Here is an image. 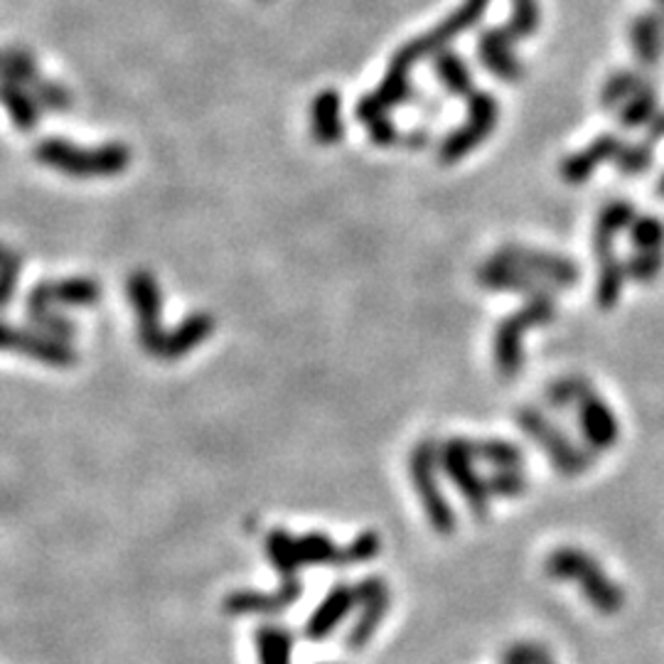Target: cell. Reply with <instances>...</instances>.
I'll return each mask as SVG.
<instances>
[{"label": "cell", "mask_w": 664, "mask_h": 664, "mask_svg": "<svg viewBox=\"0 0 664 664\" xmlns=\"http://www.w3.org/2000/svg\"><path fill=\"white\" fill-rule=\"evenodd\" d=\"M554 299L551 293L532 295L522 311L512 313L508 321L500 323L498 333H494V364L502 376L512 380L524 366V354H522V342L524 335L539 325H547L554 321Z\"/></svg>", "instance_id": "6"}, {"label": "cell", "mask_w": 664, "mask_h": 664, "mask_svg": "<svg viewBox=\"0 0 664 664\" xmlns=\"http://www.w3.org/2000/svg\"><path fill=\"white\" fill-rule=\"evenodd\" d=\"M662 15H664V5H662Z\"/></svg>", "instance_id": "42"}, {"label": "cell", "mask_w": 664, "mask_h": 664, "mask_svg": "<svg viewBox=\"0 0 664 664\" xmlns=\"http://www.w3.org/2000/svg\"><path fill=\"white\" fill-rule=\"evenodd\" d=\"M382 549V541L374 532H364L350 547H335L325 534H305L291 537L289 532L273 529L266 539V557L273 563L283 579H295L301 567H350V563L372 561Z\"/></svg>", "instance_id": "3"}, {"label": "cell", "mask_w": 664, "mask_h": 664, "mask_svg": "<svg viewBox=\"0 0 664 664\" xmlns=\"http://www.w3.org/2000/svg\"><path fill=\"white\" fill-rule=\"evenodd\" d=\"M0 350L20 352L23 357H30V360L53 366H69L77 362L72 345L59 340V337L39 330H20L5 323H0Z\"/></svg>", "instance_id": "12"}, {"label": "cell", "mask_w": 664, "mask_h": 664, "mask_svg": "<svg viewBox=\"0 0 664 664\" xmlns=\"http://www.w3.org/2000/svg\"><path fill=\"white\" fill-rule=\"evenodd\" d=\"M652 158H655V153H652L650 141H642V143H636V145L626 143V148H622L620 155L616 158V165H618L620 173L640 175L652 165Z\"/></svg>", "instance_id": "33"}, {"label": "cell", "mask_w": 664, "mask_h": 664, "mask_svg": "<svg viewBox=\"0 0 664 664\" xmlns=\"http://www.w3.org/2000/svg\"><path fill=\"white\" fill-rule=\"evenodd\" d=\"M20 276V256L0 244V311L13 301Z\"/></svg>", "instance_id": "32"}, {"label": "cell", "mask_w": 664, "mask_h": 664, "mask_svg": "<svg viewBox=\"0 0 664 664\" xmlns=\"http://www.w3.org/2000/svg\"><path fill=\"white\" fill-rule=\"evenodd\" d=\"M439 463H441L439 449H435L431 441H423L416 445L411 453L409 470H411V482L416 488V494H419L431 527L439 534H443V537H449V534H453V529H455V514L441 490L439 473H435Z\"/></svg>", "instance_id": "7"}, {"label": "cell", "mask_w": 664, "mask_h": 664, "mask_svg": "<svg viewBox=\"0 0 664 664\" xmlns=\"http://www.w3.org/2000/svg\"><path fill=\"white\" fill-rule=\"evenodd\" d=\"M478 283L485 286V289L490 291H514V293H527L529 299L532 295H541L549 293V286L534 279L527 271L517 269V266L504 264L500 259H492L482 266L478 271Z\"/></svg>", "instance_id": "20"}, {"label": "cell", "mask_w": 664, "mask_h": 664, "mask_svg": "<svg viewBox=\"0 0 664 664\" xmlns=\"http://www.w3.org/2000/svg\"><path fill=\"white\" fill-rule=\"evenodd\" d=\"M354 591L360 616H357L350 636H347V645L352 650H360L374 638L376 628H380L382 620L386 618V610H389V589H386L382 579H364L362 583H357Z\"/></svg>", "instance_id": "15"}, {"label": "cell", "mask_w": 664, "mask_h": 664, "mask_svg": "<svg viewBox=\"0 0 664 664\" xmlns=\"http://www.w3.org/2000/svg\"><path fill=\"white\" fill-rule=\"evenodd\" d=\"M632 244L640 252H662L664 244V226L652 220V217H642V220L632 222Z\"/></svg>", "instance_id": "34"}, {"label": "cell", "mask_w": 664, "mask_h": 664, "mask_svg": "<svg viewBox=\"0 0 664 664\" xmlns=\"http://www.w3.org/2000/svg\"><path fill=\"white\" fill-rule=\"evenodd\" d=\"M366 128H370V136L376 145H394L396 141H399V131H396V126L389 116L380 118V121H374Z\"/></svg>", "instance_id": "37"}, {"label": "cell", "mask_w": 664, "mask_h": 664, "mask_svg": "<svg viewBox=\"0 0 664 664\" xmlns=\"http://www.w3.org/2000/svg\"><path fill=\"white\" fill-rule=\"evenodd\" d=\"M660 15H662V13H660ZM662 18H664V15H662Z\"/></svg>", "instance_id": "43"}, {"label": "cell", "mask_w": 664, "mask_h": 664, "mask_svg": "<svg viewBox=\"0 0 664 664\" xmlns=\"http://www.w3.org/2000/svg\"><path fill=\"white\" fill-rule=\"evenodd\" d=\"M259 664H291L293 636L279 626H264L256 632Z\"/></svg>", "instance_id": "27"}, {"label": "cell", "mask_w": 664, "mask_h": 664, "mask_svg": "<svg viewBox=\"0 0 664 664\" xmlns=\"http://www.w3.org/2000/svg\"><path fill=\"white\" fill-rule=\"evenodd\" d=\"M502 664H554V660L544 648L532 645V642H520V645H512L504 652Z\"/></svg>", "instance_id": "36"}, {"label": "cell", "mask_w": 664, "mask_h": 664, "mask_svg": "<svg viewBox=\"0 0 664 664\" xmlns=\"http://www.w3.org/2000/svg\"><path fill=\"white\" fill-rule=\"evenodd\" d=\"M494 259L517 266V269L527 271L534 279H539L547 286H557V289H569L579 279L573 261L549 252L527 249V246H504V249L494 254Z\"/></svg>", "instance_id": "13"}, {"label": "cell", "mask_w": 664, "mask_h": 664, "mask_svg": "<svg viewBox=\"0 0 664 664\" xmlns=\"http://www.w3.org/2000/svg\"><path fill=\"white\" fill-rule=\"evenodd\" d=\"M102 299V286L89 276H74V279H59L39 283L27 299V318L33 321L39 333H47L59 340H72L74 325L62 318L55 308H77V305H94Z\"/></svg>", "instance_id": "5"}, {"label": "cell", "mask_w": 664, "mask_h": 664, "mask_svg": "<svg viewBox=\"0 0 664 664\" xmlns=\"http://www.w3.org/2000/svg\"><path fill=\"white\" fill-rule=\"evenodd\" d=\"M645 138H648V141H650L652 145H655L657 141H662V138H664V112L657 114V116L652 118V121L648 124V136H645Z\"/></svg>", "instance_id": "38"}, {"label": "cell", "mask_w": 664, "mask_h": 664, "mask_svg": "<svg viewBox=\"0 0 664 664\" xmlns=\"http://www.w3.org/2000/svg\"><path fill=\"white\" fill-rule=\"evenodd\" d=\"M301 596V581L299 579H283V583L271 593H256V591H236L224 598V608L232 616H276L299 601Z\"/></svg>", "instance_id": "16"}, {"label": "cell", "mask_w": 664, "mask_h": 664, "mask_svg": "<svg viewBox=\"0 0 664 664\" xmlns=\"http://www.w3.org/2000/svg\"><path fill=\"white\" fill-rule=\"evenodd\" d=\"M311 131L315 143L335 145L342 141L345 124H342V102L335 89H325L311 106Z\"/></svg>", "instance_id": "21"}, {"label": "cell", "mask_w": 664, "mask_h": 664, "mask_svg": "<svg viewBox=\"0 0 664 664\" xmlns=\"http://www.w3.org/2000/svg\"><path fill=\"white\" fill-rule=\"evenodd\" d=\"M512 45L514 39L504 33V27L485 30L478 43V55L485 69L508 84L520 82L524 77V65L520 62V57L514 55Z\"/></svg>", "instance_id": "17"}, {"label": "cell", "mask_w": 664, "mask_h": 664, "mask_svg": "<svg viewBox=\"0 0 664 664\" xmlns=\"http://www.w3.org/2000/svg\"><path fill=\"white\" fill-rule=\"evenodd\" d=\"M35 161L77 180L89 177H112L131 165V148L124 143H106L98 148H79L62 138H45L35 145Z\"/></svg>", "instance_id": "4"}, {"label": "cell", "mask_w": 664, "mask_h": 664, "mask_svg": "<svg viewBox=\"0 0 664 664\" xmlns=\"http://www.w3.org/2000/svg\"><path fill=\"white\" fill-rule=\"evenodd\" d=\"M622 148H626V143H622V138L613 136V133H606V136H598L596 141H593L586 151L581 153H573L571 158H567V161L561 163V175L563 180L571 183V185H581L586 183L589 177L593 175V171L601 163H608V161H616V158L620 155Z\"/></svg>", "instance_id": "18"}, {"label": "cell", "mask_w": 664, "mask_h": 664, "mask_svg": "<svg viewBox=\"0 0 664 664\" xmlns=\"http://www.w3.org/2000/svg\"><path fill=\"white\" fill-rule=\"evenodd\" d=\"M0 79L23 84L35 96V102L43 108H49V112H67L72 106V94L65 86L49 82L39 74L35 57L27 49H0Z\"/></svg>", "instance_id": "11"}, {"label": "cell", "mask_w": 664, "mask_h": 664, "mask_svg": "<svg viewBox=\"0 0 664 664\" xmlns=\"http://www.w3.org/2000/svg\"><path fill=\"white\" fill-rule=\"evenodd\" d=\"M433 72L439 77V82L445 86V92L453 96L468 98L475 92L470 67L465 65V59L461 55L451 53V49H441L439 57L433 59Z\"/></svg>", "instance_id": "25"}, {"label": "cell", "mask_w": 664, "mask_h": 664, "mask_svg": "<svg viewBox=\"0 0 664 664\" xmlns=\"http://www.w3.org/2000/svg\"><path fill=\"white\" fill-rule=\"evenodd\" d=\"M618 121L626 128H638V126H648L652 118L657 116V92L655 84H648L642 92H638L632 98H628L626 104L618 108Z\"/></svg>", "instance_id": "30"}, {"label": "cell", "mask_w": 664, "mask_h": 664, "mask_svg": "<svg viewBox=\"0 0 664 664\" xmlns=\"http://www.w3.org/2000/svg\"><path fill=\"white\" fill-rule=\"evenodd\" d=\"M630 43L642 65H655L664 49V18L660 13L636 18L630 27Z\"/></svg>", "instance_id": "24"}, {"label": "cell", "mask_w": 664, "mask_h": 664, "mask_svg": "<svg viewBox=\"0 0 664 664\" xmlns=\"http://www.w3.org/2000/svg\"><path fill=\"white\" fill-rule=\"evenodd\" d=\"M473 453L475 461H482L492 465L494 470H522L524 458L517 445L498 439H485V441H473Z\"/></svg>", "instance_id": "28"}, {"label": "cell", "mask_w": 664, "mask_h": 664, "mask_svg": "<svg viewBox=\"0 0 664 664\" xmlns=\"http://www.w3.org/2000/svg\"><path fill=\"white\" fill-rule=\"evenodd\" d=\"M632 220H636V212H632V207L628 202H613L601 212L596 224V252L601 261L610 259L613 236H616L620 230H626V226H630Z\"/></svg>", "instance_id": "26"}, {"label": "cell", "mask_w": 664, "mask_h": 664, "mask_svg": "<svg viewBox=\"0 0 664 664\" xmlns=\"http://www.w3.org/2000/svg\"><path fill=\"white\" fill-rule=\"evenodd\" d=\"M581 426L583 435H586L589 443L596 445V449H608V445H613L618 439V423L613 419L610 409L593 394L583 396Z\"/></svg>", "instance_id": "22"}, {"label": "cell", "mask_w": 664, "mask_h": 664, "mask_svg": "<svg viewBox=\"0 0 664 664\" xmlns=\"http://www.w3.org/2000/svg\"><path fill=\"white\" fill-rule=\"evenodd\" d=\"M547 573L551 579L581 583L583 596L603 613H613L622 603L618 589L603 576V571L596 567V561L579 549L554 551L547 559Z\"/></svg>", "instance_id": "8"}, {"label": "cell", "mask_w": 664, "mask_h": 664, "mask_svg": "<svg viewBox=\"0 0 664 664\" xmlns=\"http://www.w3.org/2000/svg\"><path fill=\"white\" fill-rule=\"evenodd\" d=\"M660 193L664 195V177H662V183H660Z\"/></svg>", "instance_id": "40"}, {"label": "cell", "mask_w": 664, "mask_h": 664, "mask_svg": "<svg viewBox=\"0 0 664 664\" xmlns=\"http://www.w3.org/2000/svg\"><path fill=\"white\" fill-rule=\"evenodd\" d=\"M0 104L8 108L10 121H13L18 131H35L39 124V108L43 106L35 102V96L23 84L0 79Z\"/></svg>", "instance_id": "23"}, {"label": "cell", "mask_w": 664, "mask_h": 664, "mask_svg": "<svg viewBox=\"0 0 664 664\" xmlns=\"http://www.w3.org/2000/svg\"><path fill=\"white\" fill-rule=\"evenodd\" d=\"M648 84H652L648 77H642L640 72H630V69H622V72L613 74L606 82V86H603L601 104L606 108H620L628 102V98L642 92Z\"/></svg>", "instance_id": "29"}, {"label": "cell", "mask_w": 664, "mask_h": 664, "mask_svg": "<svg viewBox=\"0 0 664 664\" xmlns=\"http://www.w3.org/2000/svg\"><path fill=\"white\" fill-rule=\"evenodd\" d=\"M500 118V104L490 92H473L468 96V121L449 133L439 148V161L453 165L475 151L488 138Z\"/></svg>", "instance_id": "9"}, {"label": "cell", "mask_w": 664, "mask_h": 664, "mask_svg": "<svg viewBox=\"0 0 664 664\" xmlns=\"http://www.w3.org/2000/svg\"><path fill=\"white\" fill-rule=\"evenodd\" d=\"M357 608V591L352 586H335L328 598H325L318 610L313 613L308 626H305V636L311 640H325L337 630V626L350 616Z\"/></svg>", "instance_id": "19"}, {"label": "cell", "mask_w": 664, "mask_h": 664, "mask_svg": "<svg viewBox=\"0 0 664 664\" xmlns=\"http://www.w3.org/2000/svg\"><path fill=\"white\" fill-rule=\"evenodd\" d=\"M660 5H664V0H660Z\"/></svg>", "instance_id": "41"}, {"label": "cell", "mask_w": 664, "mask_h": 664, "mask_svg": "<svg viewBox=\"0 0 664 664\" xmlns=\"http://www.w3.org/2000/svg\"><path fill=\"white\" fill-rule=\"evenodd\" d=\"M401 143L406 145V148H421V145H426L429 143V131H411V133H406V136H401Z\"/></svg>", "instance_id": "39"}, {"label": "cell", "mask_w": 664, "mask_h": 664, "mask_svg": "<svg viewBox=\"0 0 664 664\" xmlns=\"http://www.w3.org/2000/svg\"><path fill=\"white\" fill-rule=\"evenodd\" d=\"M126 293L136 313L138 342L155 360H180V357L190 354L195 347L210 340V335L214 333V318L210 313H195L177 325L175 330L165 333L161 325V286H158L151 271H133L128 276Z\"/></svg>", "instance_id": "2"}, {"label": "cell", "mask_w": 664, "mask_h": 664, "mask_svg": "<svg viewBox=\"0 0 664 664\" xmlns=\"http://www.w3.org/2000/svg\"><path fill=\"white\" fill-rule=\"evenodd\" d=\"M527 482L520 470H494L488 478L490 494H502V498H517L524 492Z\"/></svg>", "instance_id": "35"}, {"label": "cell", "mask_w": 664, "mask_h": 664, "mask_svg": "<svg viewBox=\"0 0 664 664\" xmlns=\"http://www.w3.org/2000/svg\"><path fill=\"white\" fill-rule=\"evenodd\" d=\"M439 461L443 465L445 475H449L451 482L455 485V490H458L465 498V502H468L473 517H478V520L488 517L490 490H488V480H482L480 475L475 473L473 441L451 439L441 449Z\"/></svg>", "instance_id": "10"}, {"label": "cell", "mask_w": 664, "mask_h": 664, "mask_svg": "<svg viewBox=\"0 0 664 664\" xmlns=\"http://www.w3.org/2000/svg\"><path fill=\"white\" fill-rule=\"evenodd\" d=\"M517 423L541 445L544 451L549 453L551 463L557 465L559 470H563L567 475H576L579 470L586 468V458H583V453L573 449V445L557 431V426L544 419V413H539L537 409H529V406L527 409H520Z\"/></svg>", "instance_id": "14"}, {"label": "cell", "mask_w": 664, "mask_h": 664, "mask_svg": "<svg viewBox=\"0 0 664 664\" xmlns=\"http://www.w3.org/2000/svg\"><path fill=\"white\" fill-rule=\"evenodd\" d=\"M541 23V10L537 0H512V15L504 25V33H508L514 43L529 37L537 33V27Z\"/></svg>", "instance_id": "31"}, {"label": "cell", "mask_w": 664, "mask_h": 664, "mask_svg": "<svg viewBox=\"0 0 664 664\" xmlns=\"http://www.w3.org/2000/svg\"><path fill=\"white\" fill-rule=\"evenodd\" d=\"M488 5H490V0H465V3L458 10H453V13L445 18L439 27H433L431 33H426L423 37L413 39V43L401 47L399 53H396V57L392 59L389 69H386L382 84L376 86L372 94L360 98V104H357V108H354L357 121L364 126H372L374 121H380V118L389 116L394 106L409 102L413 94V89H411L413 65L421 62L423 57H429L433 53L439 55L455 35L470 30L485 15Z\"/></svg>", "instance_id": "1"}]
</instances>
